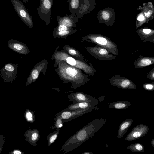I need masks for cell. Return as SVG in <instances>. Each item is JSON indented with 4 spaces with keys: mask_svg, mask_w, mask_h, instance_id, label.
<instances>
[{
    "mask_svg": "<svg viewBox=\"0 0 154 154\" xmlns=\"http://www.w3.org/2000/svg\"><path fill=\"white\" fill-rule=\"evenodd\" d=\"M106 122L105 118H98L91 121L69 138L63 144L61 151L66 154L72 151L91 138Z\"/></svg>",
    "mask_w": 154,
    "mask_h": 154,
    "instance_id": "6da1fadb",
    "label": "cell"
},
{
    "mask_svg": "<svg viewBox=\"0 0 154 154\" xmlns=\"http://www.w3.org/2000/svg\"><path fill=\"white\" fill-rule=\"evenodd\" d=\"M85 39L105 48L114 55L117 56L118 55L117 45L106 36L102 35L91 34L86 36Z\"/></svg>",
    "mask_w": 154,
    "mask_h": 154,
    "instance_id": "7a4b0ae2",
    "label": "cell"
},
{
    "mask_svg": "<svg viewBox=\"0 0 154 154\" xmlns=\"http://www.w3.org/2000/svg\"><path fill=\"white\" fill-rule=\"evenodd\" d=\"M16 13L23 23L28 26L32 28L33 24L31 16L22 3L19 0H11Z\"/></svg>",
    "mask_w": 154,
    "mask_h": 154,
    "instance_id": "3957f363",
    "label": "cell"
},
{
    "mask_svg": "<svg viewBox=\"0 0 154 154\" xmlns=\"http://www.w3.org/2000/svg\"><path fill=\"white\" fill-rule=\"evenodd\" d=\"M53 3V0H40L39 6L36 9L40 19L45 22L47 25L50 23L51 10Z\"/></svg>",
    "mask_w": 154,
    "mask_h": 154,
    "instance_id": "277c9868",
    "label": "cell"
},
{
    "mask_svg": "<svg viewBox=\"0 0 154 154\" xmlns=\"http://www.w3.org/2000/svg\"><path fill=\"white\" fill-rule=\"evenodd\" d=\"M92 109H80L75 110H65L63 109L55 115L54 120L57 118L61 119L63 122H67L85 113L90 112Z\"/></svg>",
    "mask_w": 154,
    "mask_h": 154,
    "instance_id": "5b68a950",
    "label": "cell"
},
{
    "mask_svg": "<svg viewBox=\"0 0 154 154\" xmlns=\"http://www.w3.org/2000/svg\"><path fill=\"white\" fill-rule=\"evenodd\" d=\"M18 64H5L0 70V74L5 82L12 83L17 76Z\"/></svg>",
    "mask_w": 154,
    "mask_h": 154,
    "instance_id": "8992f818",
    "label": "cell"
},
{
    "mask_svg": "<svg viewBox=\"0 0 154 154\" xmlns=\"http://www.w3.org/2000/svg\"><path fill=\"white\" fill-rule=\"evenodd\" d=\"M88 51L96 59L103 60L115 59L117 56L110 52L105 48L96 45L93 47L86 48Z\"/></svg>",
    "mask_w": 154,
    "mask_h": 154,
    "instance_id": "52a82bcc",
    "label": "cell"
},
{
    "mask_svg": "<svg viewBox=\"0 0 154 154\" xmlns=\"http://www.w3.org/2000/svg\"><path fill=\"white\" fill-rule=\"evenodd\" d=\"M110 84L122 89H135L137 88L135 83L128 79L119 75L109 78Z\"/></svg>",
    "mask_w": 154,
    "mask_h": 154,
    "instance_id": "ba28073f",
    "label": "cell"
},
{
    "mask_svg": "<svg viewBox=\"0 0 154 154\" xmlns=\"http://www.w3.org/2000/svg\"><path fill=\"white\" fill-rule=\"evenodd\" d=\"M68 2L71 15L82 17L85 12V0H68Z\"/></svg>",
    "mask_w": 154,
    "mask_h": 154,
    "instance_id": "9c48e42d",
    "label": "cell"
},
{
    "mask_svg": "<svg viewBox=\"0 0 154 154\" xmlns=\"http://www.w3.org/2000/svg\"><path fill=\"white\" fill-rule=\"evenodd\" d=\"M67 97L69 101L73 102V103L87 102L93 103L96 106L98 103L96 98L82 92L71 93L69 94Z\"/></svg>",
    "mask_w": 154,
    "mask_h": 154,
    "instance_id": "30bf717a",
    "label": "cell"
},
{
    "mask_svg": "<svg viewBox=\"0 0 154 154\" xmlns=\"http://www.w3.org/2000/svg\"><path fill=\"white\" fill-rule=\"evenodd\" d=\"M147 125L141 124L134 127L126 137L125 140L131 141L139 139L147 134L149 130Z\"/></svg>",
    "mask_w": 154,
    "mask_h": 154,
    "instance_id": "8fae6325",
    "label": "cell"
},
{
    "mask_svg": "<svg viewBox=\"0 0 154 154\" xmlns=\"http://www.w3.org/2000/svg\"><path fill=\"white\" fill-rule=\"evenodd\" d=\"M7 43L9 48L17 53L26 55L29 52L26 45L20 41L11 39L8 41Z\"/></svg>",
    "mask_w": 154,
    "mask_h": 154,
    "instance_id": "7c38bea8",
    "label": "cell"
},
{
    "mask_svg": "<svg viewBox=\"0 0 154 154\" xmlns=\"http://www.w3.org/2000/svg\"><path fill=\"white\" fill-rule=\"evenodd\" d=\"M58 24H62L70 28L77 27L76 23L79 20L78 17L72 16L66 14L63 17L57 16L56 17Z\"/></svg>",
    "mask_w": 154,
    "mask_h": 154,
    "instance_id": "4fadbf2b",
    "label": "cell"
},
{
    "mask_svg": "<svg viewBox=\"0 0 154 154\" xmlns=\"http://www.w3.org/2000/svg\"><path fill=\"white\" fill-rule=\"evenodd\" d=\"M154 63V57H144L140 55L139 57L135 61V68H143Z\"/></svg>",
    "mask_w": 154,
    "mask_h": 154,
    "instance_id": "5bb4252c",
    "label": "cell"
},
{
    "mask_svg": "<svg viewBox=\"0 0 154 154\" xmlns=\"http://www.w3.org/2000/svg\"><path fill=\"white\" fill-rule=\"evenodd\" d=\"M27 141L31 145H37V142L40 139V134L38 130L34 129L33 130L29 129L27 131L25 134Z\"/></svg>",
    "mask_w": 154,
    "mask_h": 154,
    "instance_id": "9a60e30c",
    "label": "cell"
},
{
    "mask_svg": "<svg viewBox=\"0 0 154 154\" xmlns=\"http://www.w3.org/2000/svg\"><path fill=\"white\" fill-rule=\"evenodd\" d=\"M96 105L91 103L87 102H81L72 103L64 109L65 110H75L80 109H94L96 108Z\"/></svg>",
    "mask_w": 154,
    "mask_h": 154,
    "instance_id": "2e32d148",
    "label": "cell"
},
{
    "mask_svg": "<svg viewBox=\"0 0 154 154\" xmlns=\"http://www.w3.org/2000/svg\"><path fill=\"white\" fill-rule=\"evenodd\" d=\"M138 34L144 42H152L154 43V35L153 31L150 29H145L139 31Z\"/></svg>",
    "mask_w": 154,
    "mask_h": 154,
    "instance_id": "e0dca14e",
    "label": "cell"
},
{
    "mask_svg": "<svg viewBox=\"0 0 154 154\" xmlns=\"http://www.w3.org/2000/svg\"><path fill=\"white\" fill-rule=\"evenodd\" d=\"M133 121L131 119H126L120 124L118 131V138H121L126 133Z\"/></svg>",
    "mask_w": 154,
    "mask_h": 154,
    "instance_id": "ac0fdd59",
    "label": "cell"
},
{
    "mask_svg": "<svg viewBox=\"0 0 154 154\" xmlns=\"http://www.w3.org/2000/svg\"><path fill=\"white\" fill-rule=\"evenodd\" d=\"M131 105L129 101L122 100L117 101L109 103L108 107L110 108H115L117 109H124L127 108Z\"/></svg>",
    "mask_w": 154,
    "mask_h": 154,
    "instance_id": "d6986e66",
    "label": "cell"
},
{
    "mask_svg": "<svg viewBox=\"0 0 154 154\" xmlns=\"http://www.w3.org/2000/svg\"><path fill=\"white\" fill-rule=\"evenodd\" d=\"M60 128H57L53 132L49 134L47 137V143L48 146L51 145L58 138Z\"/></svg>",
    "mask_w": 154,
    "mask_h": 154,
    "instance_id": "ffe728a7",
    "label": "cell"
},
{
    "mask_svg": "<svg viewBox=\"0 0 154 154\" xmlns=\"http://www.w3.org/2000/svg\"><path fill=\"white\" fill-rule=\"evenodd\" d=\"M127 149L134 152H144V147L140 143L132 144L127 147Z\"/></svg>",
    "mask_w": 154,
    "mask_h": 154,
    "instance_id": "44dd1931",
    "label": "cell"
},
{
    "mask_svg": "<svg viewBox=\"0 0 154 154\" xmlns=\"http://www.w3.org/2000/svg\"><path fill=\"white\" fill-rule=\"evenodd\" d=\"M76 31V30L72 28L70 29L61 31H54V34L60 36H65L70 34L73 33Z\"/></svg>",
    "mask_w": 154,
    "mask_h": 154,
    "instance_id": "7402d4cb",
    "label": "cell"
},
{
    "mask_svg": "<svg viewBox=\"0 0 154 154\" xmlns=\"http://www.w3.org/2000/svg\"><path fill=\"white\" fill-rule=\"evenodd\" d=\"M26 117L28 122H33L35 120V113L33 111L27 110L26 113Z\"/></svg>",
    "mask_w": 154,
    "mask_h": 154,
    "instance_id": "603a6c76",
    "label": "cell"
},
{
    "mask_svg": "<svg viewBox=\"0 0 154 154\" xmlns=\"http://www.w3.org/2000/svg\"><path fill=\"white\" fill-rule=\"evenodd\" d=\"M54 120L55 122L54 125L51 127L50 128L52 130H54L56 128H60L62 127L63 123L61 119L59 118H57L54 119Z\"/></svg>",
    "mask_w": 154,
    "mask_h": 154,
    "instance_id": "cb8c5ba5",
    "label": "cell"
},
{
    "mask_svg": "<svg viewBox=\"0 0 154 154\" xmlns=\"http://www.w3.org/2000/svg\"><path fill=\"white\" fill-rule=\"evenodd\" d=\"M66 72L70 77H73L78 74V71L75 69L71 67H68L66 69Z\"/></svg>",
    "mask_w": 154,
    "mask_h": 154,
    "instance_id": "d4e9b609",
    "label": "cell"
},
{
    "mask_svg": "<svg viewBox=\"0 0 154 154\" xmlns=\"http://www.w3.org/2000/svg\"><path fill=\"white\" fill-rule=\"evenodd\" d=\"M72 28H69L62 24H58L57 26L54 29V31H66Z\"/></svg>",
    "mask_w": 154,
    "mask_h": 154,
    "instance_id": "484cf974",
    "label": "cell"
},
{
    "mask_svg": "<svg viewBox=\"0 0 154 154\" xmlns=\"http://www.w3.org/2000/svg\"><path fill=\"white\" fill-rule=\"evenodd\" d=\"M143 88L148 91H153L154 90V83H145L142 85Z\"/></svg>",
    "mask_w": 154,
    "mask_h": 154,
    "instance_id": "4316f807",
    "label": "cell"
},
{
    "mask_svg": "<svg viewBox=\"0 0 154 154\" xmlns=\"http://www.w3.org/2000/svg\"><path fill=\"white\" fill-rule=\"evenodd\" d=\"M67 63L72 66H75L76 64V60L73 58L69 57L66 59Z\"/></svg>",
    "mask_w": 154,
    "mask_h": 154,
    "instance_id": "83f0119b",
    "label": "cell"
},
{
    "mask_svg": "<svg viewBox=\"0 0 154 154\" xmlns=\"http://www.w3.org/2000/svg\"><path fill=\"white\" fill-rule=\"evenodd\" d=\"M147 78L154 81V68L149 72L147 75Z\"/></svg>",
    "mask_w": 154,
    "mask_h": 154,
    "instance_id": "f1b7e54d",
    "label": "cell"
},
{
    "mask_svg": "<svg viewBox=\"0 0 154 154\" xmlns=\"http://www.w3.org/2000/svg\"><path fill=\"white\" fill-rule=\"evenodd\" d=\"M102 17L104 19L107 20L109 18V15L108 13L104 11L102 13Z\"/></svg>",
    "mask_w": 154,
    "mask_h": 154,
    "instance_id": "f546056e",
    "label": "cell"
},
{
    "mask_svg": "<svg viewBox=\"0 0 154 154\" xmlns=\"http://www.w3.org/2000/svg\"><path fill=\"white\" fill-rule=\"evenodd\" d=\"M69 53L72 55H75L76 54V51L74 49H70L69 51Z\"/></svg>",
    "mask_w": 154,
    "mask_h": 154,
    "instance_id": "4dcf8cb0",
    "label": "cell"
},
{
    "mask_svg": "<svg viewBox=\"0 0 154 154\" xmlns=\"http://www.w3.org/2000/svg\"><path fill=\"white\" fill-rule=\"evenodd\" d=\"M152 13V11H149L147 13H145V15L146 17H149L151 15Z\"/></svg>",
    "mask_w": 154,
    "mask_h": 154,
    "instance_id": "1f68e13d",
    "label": "cell"
},
{
    "mask_svg": "<svg viewBox=\"0 0 154 154\" xmlns=\"http://www.w3.org/2000/svg\"><path fill=\"white\" fill-rule=\"evenodd\" d=\"M144 19V17L142 15H140L138 17L137 20L139 21H141Z\"/></svg>",
    "mask_w": 154,
    "mask_h": 154,
    "instance_id": "d6a6232c",
    "label": "cell"
},
{
    "mask_svg": "<svg viewBox=\"0 0 154 154\" xmlns=\"http://www.w3.org/2000/svg\"><path fill=\"white\" fill-rule=\"evenodd\" d=\"M11 153L14 154H21L22 153L19 150H15L13 151Z\"/></svg>",
    "mask_w": 154,
    "mask_h": 154,
    "instance_id": "836d02e7",
    "label": "cell"
},
{
    "mask_svg": "<svg viewBox=\"0 0 154 154\" xmlns=\"http://www.w3.org/2000/svg\"><path fill=\"white\" fill-rule=\"evenodd\" d=\"M82 154H93L91 152H85L82 153Z\"/></svg>",
    "mask_w": 154,
    "mask_h": 154,
    "instance_id": "e575fe53",
    "label": "cell"
},
{
    "mask_svg": "<svg viewBox=\"0 0 154 154\" xmlns=\"http://www.w3.org/2000/svg\"><path fill=\"white\" fill-rule=\"evenodd\" d=\"M151 144L152 145V146L153 147H154V139H153L151 142Z\"/></svg>",
    "mask_w": 154,
    "mask_h": 154,
    "instance_id": "d590c367",
    "label": "cell"
},
{
    "mask_svg": "<svg viewBox=\"0 0 154 154\" xmlns=\"http://www.w3.org/2000/svg\"><path fill=\"white\" fill-rule=\"evenodd\" d=\"M29 0H23V2L25 3H26Z\"/></svg>",
    "mask_w": 154,
    "mask_h": 154,
    "instance_id": "8d00e7d4",
    "label": "cell"
},
{
    "mask_svg": "<svg viewBox=\"0 0 154 154\" xmlns=\"http://www.w3.org/2000/svg\"><path fill=\"white\" fill-rule=\"evenodd\" d=\"M0 150H1V148H0Z\"/></svg>",
    "mask_w": 154,
    "mask_h": 154,
    "instance_id": "74e56055",
    "label": "cell"
}]
</instances>
